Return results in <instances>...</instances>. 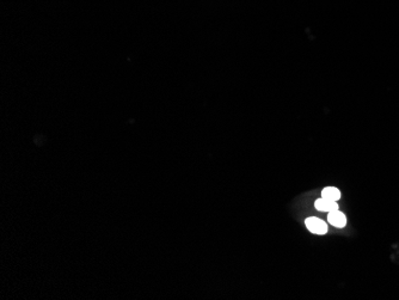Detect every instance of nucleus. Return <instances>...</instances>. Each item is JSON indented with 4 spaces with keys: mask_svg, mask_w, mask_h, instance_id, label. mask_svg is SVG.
Here are the masks:
<instances>
[{
    "mask_svg": "<svg viewBox=\"0 0 399 300\" xmlns=\"http://www.w3.org/2000/svg\"><path fill=\"white\" fill-rule=\"evenodd\" d=\"M306 228L309 229L310 232L316 233V235H325L328 232V225L327 222L320 220L319 218L311 217L307 218L305 220Z\"/></svg>",
    "mask_w": 399,
    "mask_h": 300,
    "instance_id": "f257e3e1",
    "label": "nucleus"
},
{
    "mask_svg": "<svg viewBox=\"0 0 399 300\" xmlns=\"http://www.w3.org/2000/svg\"><path fill=\"white\" fill-rule=\"evenodd\" d=\"M328 221L330 222L332 226H335V228H338V229L344 228V226L346 225L345 215L343 214L342 212H339L338 209H337V211H334V212L329 213Z\"/></svg>",
    "mask_w": 399,
    "mask_h": 300,
    "instance_id": "f03ea898",
    "label": "nucleus"
},
{
    "mask_svg": "<svg viewBox=\"0 0 399 300\" xmlns=\"http://www.w3.org/2000/svg\"><path fill=\"white\" fill-rule=\"evenodd\" d=\"M314 207H316V209H318V211L320 212H334V211H337L338 209V204L336 201H330V200H327V198H318V200L314 202Z\"/></svg>",
    "mask_w": 399,
    "mask_h": 300,
    "instance_id": "7ed1b4c3",
    "label": "nucleus"
},
{
    "mask_svg": "<svg viewBox=\"0 0 399 300\" xmlns=\"http://www.w3.org/2000/svg\"><path fill=\"white\" fill-rule=\"evenodd\" d=\"M321 197L330 201H338L341 198V191L335 187H327L321 190Z\"/></svg>",
    "mask_w": 399,
    "mask_h": 300,
    "instance_id": "20e7f679",
    "label": "nucleus"
}]
</instances>
